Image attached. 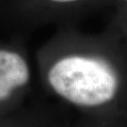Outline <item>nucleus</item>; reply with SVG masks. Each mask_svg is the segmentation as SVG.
<instances>
[{
	"instance_id": "obj_4",
	"label": "nucleus",
	"mask_w": 127,
	"mask_h": 127,
	"mask_svg": "<svg viewBox=\"0 0 127 127\" xmlns=\"http://www.w3.org/2000/svg\"><path fill=\"white\" fill-rule=\"evenodd\" d=\"M120 12L118 17L120 22L118 25H127V0H120Z\"/></svg>"
},
{
	"instance_id": "obj_2",
	"label": "nucleus",
	"mask_w": 127,
	"mask_h": 127,
	"mask_svg": "<svg viewBox=\"0 0 127 127\" xmlns=\"http://www.w3.org/2000/svg\"><path fill=\"white\" fill-rule=\"evenodd\" d=\"M29 80L26 60L15 52L0 50V101L8 98L19 87Z\"/></svg>"
},
{
	"instance_id": "obj_3",
	"label": "nucleus",
	"mask_w": 127,
	"mask_h": 127,
	"mask_svg": "<svg viewBox=\"0 0 127 127\" xmlns=\"http://www.w3.org/2000/svg\"><path fill=\"white\" fill-rule=\"evenodd\" d=\"M51 3L63 6V7H69L73 8V10L77 8H83L85 5H88L95 1V0H48Z\"/></svg>"
},
{
	"instance_id": "obj_1",
	"label": "nucleus",
	"mask_w": 127,
	"mask_h": 127,
	"mask_svg": "<svg viewBox=\"0 0 127 127\" xmlns=\"http://www.w3.org/2000/svg\"><path fill=\"white\" fill-rule=\"evenodd\" d=\"M48 82L59 95L85 106L109 102L119 86L116 72L108 62L83 55L58 60L48 72Z\"/></svg>"
}]
</instances>
